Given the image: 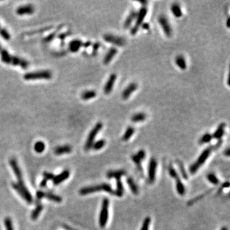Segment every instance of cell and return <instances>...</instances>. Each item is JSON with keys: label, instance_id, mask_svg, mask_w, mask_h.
Segmentation results:
<instances>
[{"label": "cell", "instance_id": "cell-1", "mask_svg": "<svg viewBox=\"0 0 230 230\" xmlns=\"http://www.w3.org/2000/svg\"><path fill=\"white\" fill-rule=\"evenodd\" d=\"M0 54L1 56V60L4 63L12 64L13 65H19L22 69H27L28 67V63L26 60L11 56L9 53L6 50L3 49L1 46H0Z\"/></svg>", "mask_w": 230, "mask_h": 230}, {"label": "cell", "instance_id": "cell-2", "mask_svg": "<svg viewBox=\"0 0 230 230\" xmlns=\"http://www.w3.org/2000/svg\"><path fill=\"white\" fill-rule=\"evenodd\" d=\"M101 191L107 192V193L113 194L114 195V191L113 190V188H112L111 185L108 184H105V183L97 185H93V186H89L82 188L79 191V194L82 196H85L91 193H96V192H101Z\"/></svg>", "mask_w": 230, "mask_h": 230}, {"label": "cell", "instance_id": "cell-3", "mask_svg": "<svg viewBox=\"0 0 230 230\" xmlns=\"http://www.w3.org/2000/svg\"><path fill=\"white\" fill-rule=\"evenodd\" d=\"M213 150H214V146H210L207 147L205 150H203V152L201 153V155H200L195 163L191 166L189 170L191 174H194L197 171V170L203 166V164L207 160V159L210 156V153Z\"/></svg>", "mask_w": 230, "mask_h": 230}, {"label": "cell", "instance_id": "cell-4", "mask_svg": "<svg viewBox=\"0 0 230 230\" xmlns=\"http://www.w3.org/2000/svg\"><path fill=\"white\" fill-rule=\"evenodd\" d=\"M109 207L110 201L108 199L104 198L102 202L101 210L99 215V225L101 228H104L108 221Z\"/></svg>", "mask_w": 230, "mask_h": 230}, {"label": "cell", "instance_id": "cell-5", "mask_svg": "<svg viewBox=\"0 0 230 230\" xmlns=\"http://www.w3.org/2000/svg\"><path fill=\"white\" fill-rule=\"evenodd\" d=\"M103 127V124L101 122H98L97 124L93 127L92 130L90 131L89 135L87 137V139L84 145V149L86 151H89V150L92 147L93 144L94 143L96 135L98 134L99 132L101 131V130Z\"/></svg>", "mask_w": 230, "mask_h": 230}, {"label": "cell", "instance_id": "cell-6", "mask_svg": "<svg viewBox=\"0 0 230 230\" xmlns=\"http://www.w3.org/2000/svg\"><path fill=\"white\" fill-rule=\"evenodd\" d=\"M147 12L148 9L146 7H141L139 12H137L136 18H135V24L132 28L131 30V34L132 35H134L137 33V31H139V28L143 24V22L145 18V17L147 14Z\"/></svg>", "mask_w": 230, "mask_h": 230}, {"label": "cell", "instance_id": "cell-7", "mask_svg": "<svg viewBox=\"0 0 230 230\" xmlns=\"http://www.w3.org/2000/svg\"><path fill=\"white\" fill-rule=\"evenodd\" d=\"M52 78V73L49 70L29 72L24 76L26 80H36V79H50Z\"/></svg>", "mask_w": 230, "mask_h": 230}, {"label": "cell", "instance_id": "cell-8", "mask_svg": "<svg viewBox=\"0 0 230 230\" xmlns=\"http://www.w3.org/2000/svg\"><path fill=\"white\" fill-rule=\"evenodd\" d=\"M12 187L14 188V190H16L26 202L28 203H33V197H32L31 194L26 186H20L17 183H12Z\"/></svg>", "mask_w": 230, "mask_h": 230}, {"label": "cell", "instance_id": "cell-9", "mask_svg": "<svg viewBox=\"0 0 230 230\" xmlns=\"http://www.w3.org/2000/svg\"><path fill=\"white\" fill-rule=\"evenodd\" d=\"M103 38L106 42L118 47H123L126 42L125 38L113 34H105L104 35Z\"/></svg>", "mask_w": 230, "mask_h": 230}, {"label": "cell", "instance_id": "cell-10", "mask_svg": "<svg viewBox=\"0 0 230 230\" xmlns=\"http://www.w3.org/2000/svg\"><path fill=\"white\" fill-rule=\"evenodd\" d=\"M10 166L12 168V169L14 171V172L15 173V175L16 176V177L17 178V180H18V184L19 185L22 187H24V182L23 180V177L22 175L21 170L19 167V165L17 164V162L16 161V159H15L14 158L11 159L10 160Z\"/></svg>", "mask_w": 230, "mask_h": 230}, {"label": "cell", "instance_id": "cell-11", "mask_svg": "<svg viewBox=\"0 0 230 230\" xmlns=\"http://www.w3.org/2000/svg\"><path fill=\"white\" fill-rule=\"evenodd\" d=\"M159 22L161 28H163L164 33L167 37H171L172 35V28L171 26L169 20L166 16L162 15L159 17Z\"/></svg>", "mask_w": 230, "mask_h": 230}, {"label": "cell", "instance_id": "cell-12", "mask_svg": "<svg viewBox=\"0 0 230 230\" xmlns=\"http://www.w3.org/2000/svg\"><path fill=\"white\" fill-rule=\"evenodd\" d=\"M37 200L42 199L44 197H46V198L48 199L50 201H54L56 203H61L62 201V198L60 196L55 195L54 194L52 193H45V192L38 191L37 193Z\"/></svg>", "mask_w": 230, "mask_h": 230}, {"label": "cell", "instance_id": "cell-13", "mask_svg": "<svg viewBox=\"0 0 230 230\" xmlns=\"http://www.w3.org/2000/svg\"><path fill=\"white\" fill-rule=\"evenodd\" d=\"M157 162L155 158H152L150 161L149 166H148V182L150 184H152L155 182V176H156V171H157Z\"/></svg>", "mask_w": 230, "mask_h": 230}, {"label": "cell", "instance_id": "cell-14", "mask_svg": "<svg viewBox=\"0 0 230 230\" xmlns=\"http://www.w3.org/2000/svg\"><path fill=\"white\" fill-rule=\"evenodd\" d=\"M116 78L117 76L116 75V73H112V74L110 76V78H109V79H108V81L106 82L104 88V93L106 94V95L110 94L112 90H113L115 81L116 80Z\"/></svg>", "mask_w": 230, "mask_h": 230}, {"label": "cell", "instance_id": "cell-15", "mask_svg": "<svg viewBox=\"0 0 230 230\" xmlns=\"http://www.w3.org/2000/svg\"><path fill=\"white\" fill-rule=\"evenodd\" d=\"M137 84L135 82H131L127 86L122 93V97L123 100L128 99L132 93L137 90Z\"/></svg>", "mask_w": 230, "mask_h": 230}, {"label": "cell", "instance_id": "cell-16", "mask_svg": "<svg viewBox=\"0 0 230 230\" xmlns=\"http://www.w3.org/2000/svg\"><path fill=\"white\" fill-rule=\"evenodd\" d=\"M70 176V171L69 170H65L62 173H61L60 174H59L57 176H54V179L52 180H53V184L55 185H59L61 184V182H64L65 180L69 177Z\"/></svg>", "mask_w": 230, "mask_h": 230}, {"label": "cell", "instance_id": "cell-17", "mask_svg": "<svg viewBox=\"0 0 230 230\" xmlns=\"http://www.w3.org/2000/svg\"><path fill=\"white\" fill-rule=\"evenodd\" d=\"M35 11L34 7L31 5H27L19 7L17 9L16 12L19 16H23L26 14H32Z\"/></svg>", "mask_w": 230, "mask_h": 230}, {"label": "cell", "instance_id": "cell-18", "mask_svg": "<svg viewBox=\"0 0 230 230\" xmlns=\"http://www.w3.org/2000/svg\"><path fill=\"white\" fill-rule=\"evenodd\" d=\"M137 14V12H135V10H132L128 15V16L127 17L124 24H123V28L125 29H128L131 27L132 23L133 22L134 20L136 18Z\"/></svg>", "mask_w": 230, "mask_h": 230}, {"label": "cell", "instance_id": "cell-19", "mask_svg": "<svg viewBox=\"0 0 230 230\" xmlns=\"http://www.w3.org/2000/svg\"><path fill=\"white\" fill-rule=\"evenodd\" d=\"M125 171L122 169L110 171L107 173V177L108 178H115V180H118L120 179L122 176L125 175Z\"/></svg>", "mask_w": 230, "mask_h": 230}, {"label": "cell", "instance_id": "cell-20", "mask_svg": "<svg viewBox=\"0 0 230 230\" xmlns=\"http://www.w3.org/2000/svg\"><path fill=\"white\" fill-rule=\"evenodd\" d=\"M226 126V123H221L218 126L217 129H216V131L214 132V134L212 135L213 138L220 140L224 135V134H225V130Z\"/></svg>", "mask_w": 230, "mask_h": 230}, {"label": "cell", "instance_id": "cell-21", "mask_svg": "<svg viewBox=\"0 0 230 230\" xmlns=\"http://www.w3.org/2000/svg\"><path fill=\"white\" fill-rule=\"evenodd\" d=\"M118 50L115 48H111L108 52L106 53L105 57L104 58V63L105 65H108L110 63L111 60H113V58L115 56V55L117 54Z\"/></svg>", "mask_w": 230, "mask_h": 230}, {"label": "cell", "instance_id": "cell-22", "mask_svg": "<svg viewBox=\"0 0 230 230\" xmlns=\"http://www.w3.org/2000/svg\"><path fill=\"white\" fill-rule=\"evenodd\" d=\"M72 152L71 146L69 145H63L58 146L54 150V153L57 155H60L65 154V153H69Z\"/></svg>", "mask_w": 230, "mask_h": 230}, {"label": "cell", "instance_id": "cell-23", "mask_svg": "<svg viewBox=\"0 0 230 230\" xmlns=\"http://www.w3.org/2000/svg\"><path fill=\"white\" fill-rule=\"evenodd\" d=\"M83 45L82 41L80 40H74L72 41L69 44V49L72 52H76L79 51L81 47Z\"/></svg>", "mask_w": 230, "mask_h": 230}, {"label": "cell", "instance_id": "cell-24", "mask_svg": "<svg viewBox=\"0 0 230 230\" xmlns=\"http://www.w3.org/2000/svg\"><path fill=\"white\" fill-rule=\"evenodd\" d=\"M175 63L181 70H185L187 68V63L185 58L182 55H179L175 59Z\"/></svg>", "mask_w": 230, "mask_h": 230}, {"label": "cell", "instance_id": "cell-25", "mask_svg": "<svg viewBox=\"0 0 230 230\" xmlns=\"http://www.w3.org/2000/svg\"><path fill=\"white\" fill-rule=\"evenodd\" d=\"M127 184L132 193L134 194L135 195H137V194L139 193V190H138V187L137 186L136 184H135V182L134 181L133 178L129 177L127 179Z\"/></svg>", "mask_w": 230, "mask_h": 230}, {"label": "cell", "instance_id": "cell-26", "mask_svg": "<svg viewBox=\"0 0 230 230\" xmlns=\"http://www.w3.org/2000/svg\"><path fill=\"white\" fill-rule=\"evenodd\" d=\"M176 181V188L177 191V193L181 196H184L185 193V186L183 184L182 182L181 181L180 177L175 179Z\"/></svg>", "mask_w": 230, "mask_h": 230}, {"label": "cell", "instance_id": "cell-27", "mask_svg": "<svg viewBox=\"0 0 230 230\" xmlns=\"http://www.w3.org/2000/svg\"><path fill=\"white\" fill-rule=\"evenodd\" d=\"M146 114L142 113V112H140V113L134 114L133 116L131 117V120L132 122H133L134 123H137V122H143V121L146 120Z\"/></svg>", "mask_w": 230, "mask_h": 230}, {"label": "cell", "instance_id": "cell-28", "mask_svg": "<svg viewBox=\"0 0 230 230\" xmlns=\"http://www.w3.org/2000/svg\"><path fill=\"white\" fill-rule=\"evenodd\" d=\"M116 188L115 191H114V195L118 197H122L123 194V185L122 184L121 180H116Z\"/></svg>", "mask_w": 230, "mask_h": 230}, {"label": "cell", "instance_id": "cell-29", "mask_svg": "<svg viewBox=\"0 0 230 230\" xmlns=\"http://www.w3.org/2000/svg\"><path fill=\"white\" fill-rule=\"evenodd\" d=\"M97 95L96 91L95 90H88L85 91L81 95V99L84 101H88L91 99H93Z\"/></svg>", "mask_w": 230, "mask_h": 230}, {"label": "cell", "instance_id": "cell-30", "mask_svg": "<svg viewBox=\"0 0 230 230\" xmlns=\"http://www.w3.org/2000/svg\"><path fill=\"white\" fill-rule=\"evenodd\" d=\"M171 12L174 15V16L179 18L181 17L182 16V12L181 10V8L180 7L179 5L177 3H174L172 5L171 7Z\"/></svg>", "mask_w": 230, "mask_h": 230}, {"label": "cell", "instance_id": "cell-31", "mask_svg": "<svg viewBox=\"0 0 230 230\" xmlns=\"http://www.w3.org/2000/svg\"><path fill=\"white\" fill-rule=\"evenodd\" d=\"M134 128L133 127L129 126L127 127V129H126V131L125 132L124 134H123L122 137V140L124 141H127L130 139V138L132 137V135L134 134Z\"/></svg>", "mask_w": 230, "mask_h": 230}, {"label": "cell", "instance_id": "cell-32", "mask_svg": "<svg viewBox=\"0 0 230 230\" xmlns=\"http://www.w3.org/2000/svg\"><path fill=\"white\" fill-rule=\"evenodd\" d=\"M43 210V206L41 205V204H38L36 206V208H35L33 211L32 212L31 215V219L33 220H36L37 218L39 217L40 214L41 212H42Z\"/></svg>", "mask_w": 230, "mask_h": 230}, {"label": "cell", "instance_id": "cell-33", "mask_svg": "<svg viewBox=\"0 0 230 230\" xmlns=\"http://www.w3.org/2000/svg\"><path fill=\"white\" fill-rule=\"evenodd\" d=\"M46 146L45 144L42 141H37V142L34 145V150L37 153H42L45 150Z\"/></svg>", "mask_w": 230, "mask_h": 230}, {"label": "cell", "instance_id": "cell-34", "mask_svg": "<svg viewBox=\"0 0 230 230\" xmlns=\"http://www.w3.org/2000/svg\"><path fill=\"white\" fill-rule=\"evenodd\" d=\"M212 139H213L212 135H211L209 133H206L205 134L203 135L201 138H200L199 143L201 144H206V143H210Z\"/></svg>", "mask_w": 230, "mask_h": 230}, {"label": "cell", "instance_id": "cell-35", "mask_svg": "<svg viewBox=\"0 0 230 230\" xmlns=\"http://www.w3.org/2000/svg\"><path fill=\"white\" fill-rule=\"evenodd\" d=\"M105 141L104 139H100L94 143L92 145V148L94 150H99L102 149L105 146Z\"/></svg>", "mask_w": 230, "mask_h": 230}, {"label": "cell", "instance_id": "cell-36", "mask_svg": "<svg viewBox=\"0 0 230 230\" xmlns=\"http://www.w3.org/2000/svg\"><path fill=\"white\" fill-rule=\"evenodd\" d=\"M176 163H177L178 166L179 167L180 171V173L182 174V176H183V178L185 180H187L188 178L187 174L186 171H185V167H184V164H183V163H182V162H181L180 161L177 160L176 161Z\"/></svg>", "mask_w": 230, "mask_h": 230}, {"label": "cell", "instance_id": "cell-37", "mask_svg": "<svg viewBox=\"0 0 230 230\" xmlns=\"http://www.w3.org/2000/svg\"><path fill=\"white\" fill-rule=\"evenodd\" d=\"M208 180L210 182L211 184L214 185H218L219 183V179L217 178V176L214 175V173H209L208 175L206 176Z\"/></svg>", "mask_w": 230, "mask_h": 230}, {"label": "cell", "instance_id": "cell-38", "mask_svg": "<svg viewBox=\"0 0 230 230\" xmlns=\"http://www.w3.org/2000/svg\"><path fill=\"white\" fill-rule=\"evenodd\" d=\"M131 158H132V161H133L134 163L135 164V165H136L137 168V169L139 170V171L141 173H143V169H142V166H141V161L135 155H132Z\"/></svg>", "mask_w": 230, "mask_h": 230}, {"label": "cell", "instance_id": "cell-39", "mask_svg": "<svg viewBox=\"0 0 230 230\" xmlns=\"http://www.w3.org/2000/svg\"><path fill=\"white\" fill-rule=\"evenodd\" d=\"M150 223H151V219L149 217H146L143 220L140 230H149Z\"/></svg>", "mask_w": 230, "mask_h": 230}, {"label": "cell", "instance_id": "cell-40", "mask_svg": "<svg viewBox=\"0 0 230 230\" xmlns=\"http://www.w3.org/2000/svg\"><path fill=\"white\" fill-rule=\"evenodd\" d=\"M4 225L7 230H14L13 224L10 217H6L4 219Z\"/></svg>", "mask_w": 230, "mask_h": 230}, {"label": "cell", "instance_id": "cell-41", "mask_svg": "<svg viewBox=\"0 0 230 230\" xmlns=\"http://www.w3.org/2000/svg\"><path fill=\"white\" fill-rule=\"evenodd\" d=\"M168 171H169V175L171 176L172 178H173L174 179H176L178 177H179V176L178 175L177 172H176V171L175 170V168L173 167V166L172 165H170L168 167Z\"/></svg>", "mask_w": 230, "mask_h": 230}, {"label": "cell", "instance_id": "cell-42", "mask_svg": "<svg viewBox=\"0 0 230 230\" xmlns=\"http://www.w3.org/2000/svg\"><path fill=\"white\" fill-rule=\"evenodd\" d=\"M0 35L5 40H9L10 38V35L8 32L3 28H0Z\"/></svg>", "mask_w": 230, "mask_h": 230}, {"label": "cell", "instance_id": "cell-43", "mask_svg": "<svg viewBox=\"0 0 230 230\" xmlns=\"http://www.w3.org/2000/svg\"><path fill=\"white\" fill-rule=\"evenodd\" d=\"M135 155L137 156V157L139 158L141 161H143L145 158V156H146V153L144 152V150H140L139 152H138Z\"/></svg>", "mask_w": 230, "mask_h": 230}, {"label": "cell", "instance_id": "cell-44", "mask_svg": "<svg viewBox=\"0 0 230 230\" xmlns=\"http://www.w3.org/2000/svg\"><path fill=\"white\" fill-rule=\"evenodd\" d=\"M43 175H44V178L46 179L48 181L51 180H53L54 178V175H53L52 173H49V172H44Z\"/></svg>", "mask_w": 230, "mask_h": 230}, {"label": "cell", "instance_id": "cell-45", "mask_svg": "<svg viewBox=\"0 0 230 230\" xmlns=\"http://www.w3.org/2000/svg\"><path fill=\"white\" fill-rule=\"evenodd\" d=\"M47 183H48V180H47L46 179L44 178L42 181L40 182V186L41 187H45L46 185H47Z\"/></svg>", "mask_w": 230, "mask_h": 230}, {"label": "cell", "instance_id": "cell-46", "mask_svg": "<svg viewBox=\"0 0 230 230\" xmlns=\"http://www.w3.org/2000/svg\"><path fill=\"white\" fill-rule=\"evenodd\" d=\"M141 28H142L143 29H145V30H147V29H149V28H150V24H148V23H143V24L141 25Z\"/></svg>", "mask_w": 230, "mask_h": 230}, {"label": "cell", "instance_id": "cell-47", "mask_svg": "<svg viewBox=\"0 0 230 230\" xmlns=\"http://www.w3.org/2000/svg\"><path fill=\"white\" fill-rule=\"evenodd\" d=\"M99 46H100L99 43H95V44H94L93 47V51H95V52H96V51H97V50H98V49L99 48Z\"/></svg>", "mask_w": 230, "mask_h": 230}, {"label": "cell", "instance_id": "cell-48", "mask_svg": "<svg viewBox=\"0 0 230 230\" xmlns=\"http://www.w3.org/2000/svg\"><path fill=\"white\" fill-rule=\"evenodd\" d=\"M229 183L228 182H225L222 185V187L223 188H229Z\"/></svg>", "mask_w": 230, "mask_h": 230}, {"label": "cell", "instance_id": "cell-49", "mask_svg": "<svg viewBox=\"0 0 230 230\" xmlns=\"http://www.w3.org/2000/svg\"><path fill=\"white\" fill-rule=\"evenodd\" d=\"M91 44V43L90 42V41H88V42L84 43L82 46H83L84 48H88V47H89Z\"/></svg>", "mask_w": 230, "mask_h": 230}, {"label": "cell", "instance_id": "cell-50", "mask_svg": "<svg viewBox=\"0 0 230 230\" xmlns=\"http://www.w3.org/2000/svg\"><path fill=\"white\" fill-rule=\"evenodd\" d=\"M139 2L140 3L142 4L143 5H144L143 7H145V5H146V4L148 3V2H147L146 1H139Z\"/></svg>", "mask_w": 230, "mask_h": 230}, {"label": "cell", "instance_id": "cell-51", "mask_svg": "<svg viewBox=\"0 0 230 230\" xmlns=\"http://www.w3.org/2000/svg\"><path fill=\"white\" fill-rule=\"evenodd\" d=\"M63 228H64L66 230H76V229H73L72 228H70V227L67 226H63Z\"/></svg>", "mask_w": 230, "mask_h": 230}, {"label": "cell", "instance_id": "cell-52", "mask_svg": "<svg viewBox=\"0 0 230 230\" xmlns=\"http://www.w3.org/2000/svg\"><path fill=\"white\" fill-rule=\"evenodd\" d=\"M225 154H226L227 156H229V148H227L226 152H225Z\"/></svg>", "mask_w": 230, "mask_h": 230}, {"label": "cell", "instance_id": "cell-53", "mask_svg": "<svg viewBox=\"0 0 230 230\" xmlns=\"http://www.w3.org/2000/svg\"><path fill=\"white\" fill-rule=\"evenodd\" d=\"M220 230H228V229L226 228V227H223V228H221Z\"/></svg>", "mask_w": 230, "mask_h": 230}, {"label": "cell", "instance_id": "cell-54", "mask_svg": "<svg viewBox=\"0 0 230 230\" xmlns=\"http://www.w3.org/2000/svg\"><path fill=\"white\" fill-rule=\"evenodd\" d=\"M229 19H228V20H227V26L229 28Z\"/></svg>", "mask_w": 230, "mask_h": 230}, {"label": "cell", "instance_id": "cell-55", "mask_svg": "<svg viewBox=\"0 0 230 230\" xmlns=\"http://www.w3.org/2000/svg\"></svg>", "mask_w": 230, "mask_h": 230}]
</instances>
